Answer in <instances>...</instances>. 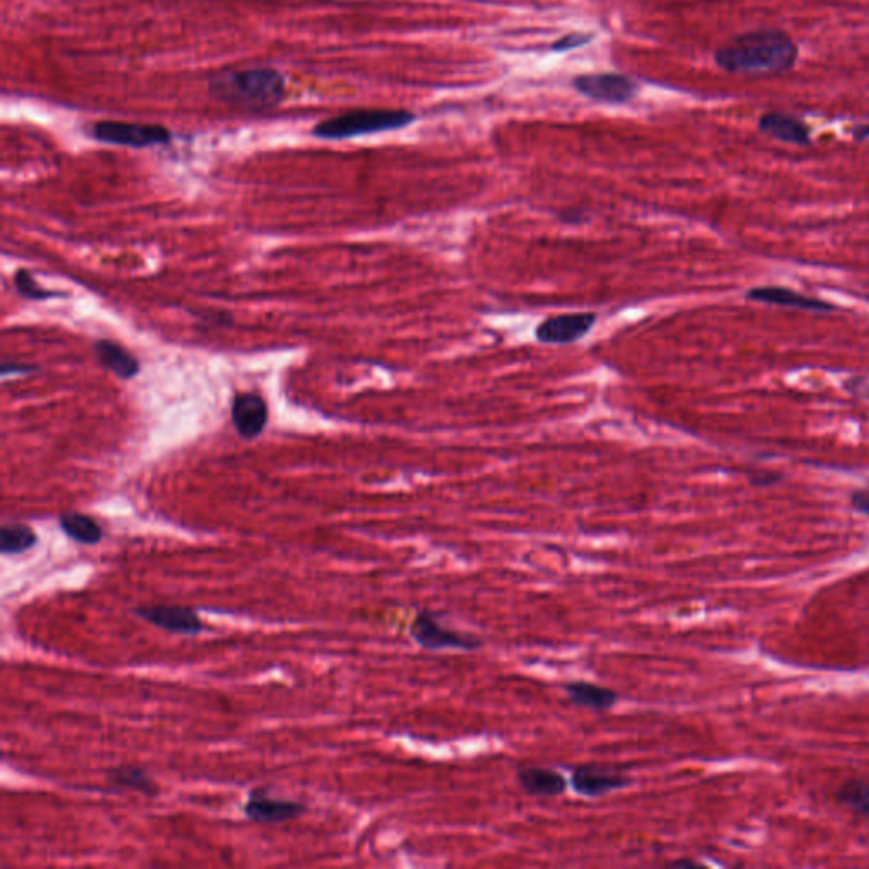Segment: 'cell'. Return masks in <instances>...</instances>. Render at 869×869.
<instances>
[{
	"mask_svg": "<svg viewBox=\"0 0 869 869\" xmlns=\"http://www.w3.org/2000/svg\"><path fill=\"white\" fill-rule=\"evenodd\" d=\"M798 45L781 29H756L737 34L715 51V63L737 75L790 72L798 62Z\"/></svg>",
	"mask_w": 869,
	"mask_h": 869,
	"instance_id": "cell-1",
	"label": "cell"
},
{
	"mask_svg": "<svg viewBox=\"0 0 869 869\" xmlns=\"http://www.w3.org/2000/svg\"><path fill=\"white\" fill-rule=\"evenodd\" d=\"M209 96L223 106L265 111L281 104L286 79L277 68H226L209 79Z\"/></svg>",
	"mask_w": 869,
	"mask_h": 869,
	"instance_id": "cell-2",
	"label": "cell"
},
{
	"mask_svg": "<svg viewBox=\"0 0 869 869\" xmlns=\"http://www.w3.org/2000/svg\"><path fill=\"white\" fill-rule=\"evenodd\" d=\"M413 121L415 114L404 109H357L323 119L311 133L318 140H348L355 136L396 131L410 126Z\"/></svg>",
	"mask_w": 869,
	"mask_h": 869,
	"instance_id": "cell-3",
	"label": "cell"
},
{
	"mask_svg": "<svg viewBox=\"0 0 869 869\" xmlns=\"http://www.w3.org/2000/svg\"><path fill=\"white\" fill-rule=\"evenodd\" d=\"M87 135L99 143L128 148H150L169 145L174 135L162 124L129 123V121H97L87 126Z\"/></svg>",
	"mask_w": 869,
	"mask_h": 869,
	"instance_id": "cell-4",
	"label": "cell"
},
{
	"mask_svg": "<svg viewBox=\"0 0 869 869\" xmlns=\"http://www.w3.org/2000/svg\"><path fill=\"white\" fill-rule=\"evenodd\" d=\"M410 637L425 651H479L484 640L474 634L450 630L428 610H421L410 625Z\"/></svg>",
	"mask_w": 869,
	"mask_h": 869,
	"instance_id": "cell-5",
	"label": "cell"
},
{
	"mask_svg": "<svg viewBox=\"0 0 869 869\" xmlns=\"http://www.w3.org/2000/svg\"><path fill=\"white\" fill-rule=\"evenodd\" d=\"M243 812L253 824L277 825L303 817L308 807L303 802L274 797L267 788H253Z\"/></svg>",
	"mask_w": 869,
	"mask_h": 869,
	"instance_id": "cell-6",
	"label": "cell"
},
{
	"mask_svg": "<svg viewBox=\"0 0 869 869\" xmlns=\"http://www.w3.org/2000/svg\"><path fill=\"white\" fill-rule=\"evenodd\" d=\"M598 314L583 311V313L557 314L545 318L535 328V338L542 345H572L588 337L595 328Z\"/></svg>",
	"mask_w": 869,
	"mask_h": 869,
	"instance_id": "cell-7",
	"label": "cell"
},
{
	"mask_svg": "<svg viewBox=\"0 0 869 869\" xmlns=\"http://www.w3.org/2000/svg\"><path fill=\"white\" fill-rule=\"evenodd\" d=\"M131 612L153 627L162 628L169 634L196 637L206 630V625L197 615L196 610L187 606L143 605L136 606Z\"/></svg>",
	"mask_w": 869,
	"mask_h": 869,
	"instance_id": "cell-8",
	"label": "cell"
},
{
	"mask_svg": "<svg viewBox=\"0 0 869 869\" xmlns=\"http://www.w3.org/2000/svg\"><path fill=\"white\" fill-rule=\"evenodd\" d=\"M574 89L595 101L622 104L637 96L639 84L622 73H586L572 80Z\"/></svg>",
	"mask_w": 869,
	"mask_h": 869,
	"instance_id": "cell-9",
	"label": "cell"
},
{
	"mask_svg": "<svg viewBox=\"0 0 869 869\" xmlns=\"http://www.w3.org/2000/svg\"><path fill=\"white\" fill-rule=\"evenodd\" d=\"M632 783V778L617 769L601 764H579L571 774L572 790L579 797L601 798L613 791L623 790Z\"/></svg>",
	"mask_w": 869,
	"mask_h": 869,
	"instance_id": "cell-10",
	"label": "cell"
},
{
	"mask_svg": "<svg viewBox=\"0 0 869 869\" xmlns=\"http://www.w3.org/2000/svg\"><path fill=\"white\" fill-rule=\"evenodd\" d=\"M231 421L243 440H255L269 423V406L258 393L236 394L231 403Z\"/></svg>",
	"mask_w": 869,
	"mask_h": 869,
	"instance_id": "cell-11",
	"label": "cell"
},
{
	"mask_svg": "<svg viewBox=\"0 0 869 869\" xmlns=\"http://www.w3.org/2000/svg\"><path fill=\"white\" fill-rule=\"evenodd\" d=\"M516 781L528 797L557 798L567 791L564 774L556 769L525 764L516 771Z\"/></svg>",
	"mask_w": 869,
	"mask_h": 869,
	"instance_id": "cell-12",
	"label": "cell"
},
{
	"mask_svg": "<svg viewBox=\"0 0 869 869\" xmlns=\"http://www.w3.org/2000/svg\"><path fill=\"white\" fill-rule=\"evenodd\" d=\"M746 298L749 301L756 303L776 304V306H785V308L803 309V311H812V313H830L836 311L834 304L822 301L819 298H810L805 294L786 289V287L764 286L754 287L751 291H747Z\"/></svg>",
	"mask_w": 869,
	"mask_h": 869,
	"instance_id": "cell-13",
	"label": "cell"
},
{
	"mask_svg": "<svg viewBox=\"0 0 869 869\" xmlns=\"http://www.w3.org/2000/svg\"><path fill=\"white\" fill-rule=\"evenodd\" d=\"M757 128L773 140L790 145H812V129L803 119L786 113H766L757 121Z\"/></svg>",
	"mask_w": 869,
	"mask_h": 869,
	"instance_id": "cell-14",
	"label": "cell"
},
{
	"mask_svg": "<svg viewBox=\"0 0 869 869\" xmlns=\"http://www.w3.org/2000/svg\"><path fill=\"white\" fill-rule=\"evenodd\" d=\"M564 693L574 707L586 708L593 712H608L620 700L618 691L589 681H569L564 684Z\"/></svg>",
	"mask_w": 869,
	"mask_h": 869,
	"instance_id": "cell-15",
	"label": "cell"
},
{
	"mask_svg": "<svg viewBox=\"0 0 869 869\" xmlns=\"http://www.w3.org/2000/svg\"><path fill=\"white\" fill-rule=\"evenodd\" d=\"M94 352L99 364L123 381H129L140 374V360L128 348L113 340H97L94 343Z\"/></svg>",
	"mask_w": 869,
	"mask_h": 869,
	"instance_id": "cell-16",
	"label": "cell"
},
{
	"mask_svg": "<svg viewBox=\"0 0 869 869\" xmlns=\"http://www.w3.org/2000/svg\"><path fill=\"white\" fill-rule=\"evenodd\" d=\"M58 525L68 539L77 542V544L89 545L90 547V545L101 544L106 537L101 523L97 522L96 518L80 513V511L63 513L58 518Z\"/></svg>",
	"mask_w": 869,
	"mask_h": 869,
	"instance_id": "cell-17",
	"label": "cell"
},
{
	"mask_svg": "<svg viewBox=\"0 0 869 869\" xmlns=\"http://www.w3.org/2000/svg\"><path fill=\"white\" fill-rule=\"evenodd\" d=\"M106 776L107 780L111 781L116 788L138 791L141 795L150 798L157 797L160 793V788L152 776L146 773L145 769L133 766V764H121L116 768L107 769Z\"/></svg>",
	"mask_w": 869,
	"mask_h": 869,
	"instance_id": "cell-18",
	"label": "cell"
},
{
	"mask_svg": "<svg viewBox=\"0 0 869 869\" xmlns=\"http://www.w3.org/2000/svg\"><path fill=\"white\" fill-rule=\"evenodd\" d=\"M38 544V533L26 523H4L0 527V554L23 556Z\"/></svg>",
	"mask_w": 869,
	"mask_h": 869,
	"instance_id": "cell-19",
	"label": "cell"
},
{
	"mask_svg": "<svg viewBox=\"0 0 869 869\" xmlns=\"http://www.w3.org/2000/svg\"><path fill=\"white\" fill-rule=\"evenodd\" d=\"M837 802L849 808L851 812L869 817V781L851 780L837 790Z\"/></svg>",
	"mask_w": 869,
	"mask_h": 869,
	"instance_id": "cell-20",
	"label": "cell"
},
{
	"mask_svg": "<svg viewBox=\"0 0 869 869\" xmlns=\"http://www.w3.org/2000/svg\"><path fill=\"white\" fill-rule=\"evenodd\" d=\"M14 287H16L19 296H23L29 301H46V299L65 296L62 292L50 291V289L41 287L34 279V275L26 269L17 270L16 275H14Z\"/></svg>",
	"mask_w": 869,
	"mask_h": 869,
	"instance_id": "cell-21",
	"label": "cell"
},
{
	"mask_svg": "<svg viewBox=\"0 0 869 869\" xmlns=\"http://www.w3.org/2000/svg\"><path fill=\"white\" fill-rule=\"evenodd\" d=\"M589 41H591V36H588V34H567V36H564V38L557 41L556 45L552 46V50H574V48H578V46L588 45Z\"/></svg>",
	"mask_w": 869,
	"mask_h": 869,
	"instance_id": "cell-22",
	"label": "cell"
},
{
	"mask_svg": "<svg viewBox=\"0 0 869 869\" xmlns=\"http://www.w3.org/2000/svg\"><path fill=\"white\" fill-rule=\"evenodd\" d=\"M751 483L754 486H761V488H766V486H773V484L780 483L781 476L780 474H776V472H768V471H759L756 474H751Z\"/></svg>",
	"mask_w": 869,
	"mask_h": 869,
	"instance_id": "cell-23",
	"label": "cell"
},
{
	"mask_svg": "<svg viewBox=\"0 0 869 869\" xmlns=\"http://www.w3.org/2000/svg\"><path fill=\"white\" fill-rule=\"evenodd\" d=\"M34 369H36V367H31V365H17L11 364V362H4L2 369H0V374L4 377L11 376V374H29V372H33Z\"/></svg>",
	"mask_w": 869,
	"mask_h": 869,
	"instance_id": "cell-24",
	"label": "cell"
},
{
	"mask_svg": "<svg viewBox=\"0 0 869 869\" xmlns=\"http://www.w3.org/2000/svg\"><path fill=\"white\" fill-rule=\"evenodd\" d=\"M853 505L854 508H858L859 511H863V513L869 516V493H866V491L854 493Z\"/></svg>",
	"mask_w": 869,
	"mask_h": 869,
	"instance_id": "cell-25",
	"label": "cell"
},
{
	"mask_svg": "<svg viewBox=\"0 0 869 869\" xmlns=\"http://www.w3.org/2000/svg\"><path fill=\"white\" fill-rule=\"evenodd\" d=\"M854 138L858 141L868 140L869 126H859V128L854 131Z\"/></svg>",
	"mask_w": 869,
	"mask_h": 869,
	"instance_id": "cell-26",
	"label": "cell"
},
{
	"mask_svg": "<svg viewBox=\"0 0 869 869\" xmlns=\"http://www.w3.org/2000/svg\"><path fill=\"white\" fill-rule=\"evenodd\" d=\"M691 864L696 863H693V861H674V863H671V866H691Z\"/></svg>",
	"mask_w": 869,
	"mask_h": 869,
	"instance_id": "cell-27",
	"label": "cell"
}]
</instances>
